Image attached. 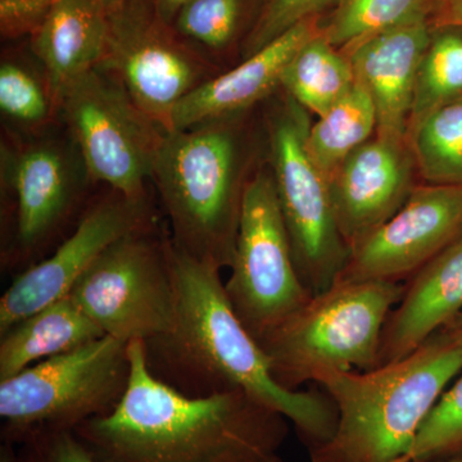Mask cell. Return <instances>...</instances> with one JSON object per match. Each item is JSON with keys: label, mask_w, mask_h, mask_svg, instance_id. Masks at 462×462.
<instances>
[{"label": "cell", "mask_w": 462, "mask_h": 462, "mask_svg": "<svg viewBox=\"0 0 462 462\" xmlns=\"http://www.w3.org/2000/svg\"><path fill=\"white\" fill-rule=\"evenodd\" d=\"M0 173L14 224L3 245V261L8 267L29 269L69 223L93 182L69 133L14 134L2 143Z\"/></svg>", "instance_id": "obj_9"}, {"label": "cell", "mask_w": 462, "mask_h": 462, "mask_svg": "<svg viewBox=\"0 0 462 462\" xmlns=\"http://www.w3.org/2000/svg\"><path fill=\"white\" fill-rule=\"evenodd\" d=\"M102 337L105 333L71 297L60 298L0 334V382Z\"/></svg>", "instance_id": "obj_20"}, {"label": "cell", "mask_w": 462, "mask_h": 462, "mask_svg": "<svg viewBox=\"0 0 462 462\" xmlns=\"http://www.w3.org/2000/svg\"><path fill=\"white\" fill-rule=\"evenodd\" d=\"M407 141L425 182L462 185V98L425 117Z\"/></svg>", "instance_id": "obj_27"}, {"label": "cell", "mask_w": 462, "mask_h": 462, "mask_svg": "<svg viewBox=\"0 0 462 462\" xmlns=\"http://www.w3.org/2000/svg\"><path fill=\"white\" fill-rule=\"evenodd\" d=\"M263 0H190L172 23L176 32L220 67L242 51Z\"/></svg>", "instance_id": "obj_24"}, {"label": "cell", "mask_w": 462, "mask_h": 462, "mask_svg": "<svg viewBox=\"0 0 462 462\" xmlns=\"http://www.w3.org/2000/svg\"><path fill=\"white\" fill-rule=\"evenodd\" d=\"M17 442L25 462H99L71 430H35Z\"/></svg>", "instance_id": "obj_30"}, {"label": "cell", "mask_w": 462, "mask_h": 462, "mask_svg": "<svg viewBox=\"0 0 462 462\" xmlns=\"http://www.w3.org/2000/svg\"><path fill=\"white\" fill-rule=\"evenodd\" d=\"M107 35L108 11L100 0H60L30 38V51L60 99L66 88L100 65Z\"/></svg>", "instance_id": "obj_19"}, {"label": "cell", "mask_w": 462, "mask_h": 462, "mask_svg": "<svg viewBox=\"0 0 462 462\" xmlns=\"http://www.w3.org/2000/svg\"><path fill=\"white\" fill-rule=\"evenodd\" d=\"M434 0H339L320 33L331 45L348 53L376 33L430 18Z\"/></svg>", "instance_id": "obj_25"}, {"label": "cell", "mask_w": 462, "mask_h": 462, "mask_svg": "<svg viewBox=\"0 0 462 462\" xmlns=\"http://www.w3.org/2000/svg\"><path fill=\"white\" fill-rule=\"evenodd\" d=\"M445 328H448V329L455 331L456 334L462 337V312L456 316L454 320L449 322V324Z\"/></svg>", "instance_id": "obj_35"}, {"label": "cell", "mask_w": 462, "mask_h": 462, "mask_svg": "<svg viewBox=\"0 0 462 462\" xmlns=\"http://www.w3.org/2000/svg\"><path fill=\"white\" fill-rule=\"evenodd\" d=\"M406 138L380 135L356 149L329 179L334 216L349 249L388 221L416 185Z\"/></svg>", "instance_id": "obj_15"}, {"label": "cell", "mask_w": 462, "mask_h": 462, "mask_svg": "<svg viewBox=\"0 0 462 462\" xmlns=\"http://www.w3.org/2000/svg\"><path fill=\"white\" fill-rule=\"evenodd\" d=\"M190 0H151L160 17L167 23H175L176 17Z\"/></svg>", "instance_id": "obj_33"}, {"label": "cell", "mask_w": 462, "mask_h": 462, "mask_svg": "<svg viewBox=\"0 0 462 462\" xmlns=\"http://www.w3.org/2000/svg\"><path fill=\"white\" fill-rule=\"evenodd\" d=\"M153 224L149 197L129 199L111 189V193L94 200L54 254L23 270L0 298V334L69 296L106 249Z\"/></svg>", "instance_id": "obj_13"}, {"label": "cell", "mask_w": 462, "mask_h": 462, "mask_svg": "<svg viewBox=\"0 0 462 462\" xmlns=\"http://www.w3.org/2000/svg\"><path fill=\"white\" fill-rule=\"evenodd\" d=\"M60 0H0V33L3 39L32 38Z\"/></svg>", "instance_id": "obj_31"}, {"label": "cell", "mask_w": 462, "mask_h": 462, "mask_svg": "<svg viewBox=\"0 0 462 462\" xmlns=\"http://www.w3.org/2000/svg\"><path fill=\"white\" fill-rule=\"evenodd\" d=\"M100 2L103 3V5H105V8L107 9V11H111V9H114L117 7V5H120L121 3H124L125 0H100Z\"/></svg>", "instance_id": "obj_36"}, {"label": "cell", "mask_w": 462, "mask_h": 462, "mask_svg": "<svg viewBox=\"0 0 462 462\" xmlns=\"http://www.w3.org/2000/svg\"><path fill=\"white\" fill-rule=\"evenodd\" d=\"M433 25L419 18L366 39L346 54L356 81L369 94L380 135L406 138L416 76Z\"/></svg>", "instance_id": "obj_16"}, {"label": "cell", "mask_w": 462, "mask_h": 462, "mask_svg": "<svg viewBox=\"0 0 462 462\" xmlns=\"http://www.w3.org/2000/svg\"><path fill=\"white\" fill-rule=\"evenodd\" d=\"M230 269L225 291L257 342L312 297L294 264L269 166L257 169L245 188Z\"/></svg>", "instance_id": "obj_12"}, {"label": "cell", "mask_w": 462, "mask_h": 462, "mask_svg": "<svg viewBox=\"0 0 462 462\" xmlns=\"http://www.w3.org/2000/svg\"><path fill=\"white\" fill-rule=\"evenodd\" d=\"M0 462H25L21 456L12 448L11 443L5 442L0 448Z\"/></svg>", "instance_id": "obj_34"}, {"label": "cell", "mask_w": 462, "mask_h": 462, "mask_svg": "<svg viewBox=\"0 0 462 462\" xmlns=\"http://www.w3.org/2000/svg\"><path fill=\"white\" fill-rule=\"evenodd\" d=\"M309 127L305 109L288 97L267 121V153L298 275L318 296L339 278L351 249L337 225L329 180L307 154Z\"/></svg>", "instance_id": "obj_8"}, {"label": "cell", "mask_w": 462, "mask_h": 462, "mask_svg": "<svg viewBox=\"0 0 462 462\" xmlns=\"http://www.w3.org/2000/svg\"><path fill=\"white\" fill-rule=\"evenodd\" d=\"M462 233V185H419L403 206L351 249L337 282H401Z\"/></svg>", "instance_id": "obj_14"}, {"label": "cell", "mask_w": 462, "mask_h": 462, "mask_svg": "<svg viewBox=\"0 0 462 462\" xmlns=\"http://www.w3.org/2000/svg\"><path fill=\"white\" fill-rule=\"evenodd\" d=\"M60 118L83 158L91 182L129 199L148 197L145 184L166 134L102 67L60 96Z\"/></svg>", "instance_id": "obj_10"}, {"label": "cell", "mask_w": 462, "mask_h": 462, "mask_svg": "<svg viewBox=\"0 0 462 462\" xmlns=\"http://www.w3.org/2000/svg\"><path fill=\"white\" fill-rule=\"evenodd\" d=\"M460 98L462 27H437L419 66L407 133L437 109Z\"/></svg>", "instance_id": "obj_26"}, {"label": "cell", "mask_w": 462, "mask_h": 462, "mask_svg": "<svg viewBox=\"0 0 462 462\" xmlns=\"http://www.w3.org/2000/svg\"><path fill=\"white\" fill-rule=\"evenodd\" d=\"M355 84L351 60L320 32L294 54L282 79L289 98L316 117L342 99Z\"/></svg>", "instance_id": "obj_21"}, {"label": "cell", "mask_w": 462, "mask_h": 462, "mask_svg": "<svg viewBox=\"0 0 462 462\" xmlns=\"http://www.w3.org/2000/svg\"><path fill=\"white\" fill-rule=\"evenodd\" d=\"M430 462H462V456H458V457L445 458V460H437Z\"/></svg>", "instance_id": "obj_37"}, {"label": "cell", "mask_w": 462, "mask_h": 462, "mask_svg": "<svg viewBox=\"0 0 462 462\" xmlns=\"http://www.w3.org/2000/svg\"><path fill=\"white\" fill-rule=\"evenodd\" d=\"M462 456V373L422 424L403 462H430Z\"/></svg>", "instance_id": "obj_28"}, {"label": "cell", "mask_w": 462, "mask_h": 462, "mask_svg": "<svg viewBox=\"0 0 462 462\" xmlns=\"http://www.w3.org/2000/svg\"><path fill=\"white\" fill-rule=\"evenodd\" d=\"M320 32L318 17L307 18L229 69H224L179 103L172 130L243 114L282 88L285 69L305 42Z\"/></svg>", "instance_id": "obj_17"}, {"label": "cell", "mask_w": 462, "mask_h": 462, "mask_svg": "<svg viewBox=\"0 0 462 462\" xmlns=\"http://www.w3.org/2000/svg\"><path fill=\"white\" fill-rule=\"evenodd\" d=\"M378 132V117L367 91L355 87L310 124L306 134L307 154L329 180L349 154Z\"/></svg>", "instance_id": "obj_22"}, {"label": "cell", "mask_w": 462, "mask_h": 462, "mask_svg": "<svg viewBox=\"0 0 462 462\" xmlns=\"http://www.w3.org/2000/svg\"><path fill=\"white\" fill-rule=\"evenodd\" d=\"M462 312V233L404 285L380 343L378 366L406 357Z\"/></svg>", "instance_id": "obj_18"}, {"label": "cell", "mask_w": 462, "mask_h": 462, "mask_svg": "<svg viewBox=\"0 0 462 462\" xmlns=\"http://www.w3.org/2000/svg\"><path fill=\"white\" fill-rule=\"evenodd\" d=\"M129 343L102 337L0 382L7 442L35 430H71L109 413L129 385Z\"/></svg>", "instance_id": "obj_6"}, {"label": "cell", "mask_w": 462, "mask_h": 462, "mask_svg": "<svg viewBox=\"0 0 462 462\" xmlns=\"http://www.w3.org/2000/svg\"><path fill=\"white\" fill-rule=\"evenodd\" d=\"M99 67L165 133L172 132L179 103L224 71L163 21L151 0H125L108 12Z\"/></svg>", "instance_id": "obj_11"}, {"label": "cell", "mask_w": 462, "mask_h": 462, "mask_svg": "<svg viewBox=\"0 0 462 462\" xmlns=\"http://www.w3.org/2000/svg\"><path fill=\"white\" fill-rule=\"evenodd\" d=\"M404 285L392 282H336L310 298L258 342L273 378L300 391L330 373L378 367L380 343Z\"/></svg>", "instance_id": "obj_5"}, {"label": "cell", "mask_w": 462, "mask_h": 462, "mask_svg": "<svg viewBox=\"0 0 462 462\" xmlns=\"http://www.w3.org/2000/svg\"><path fill=\"white\" fill-rule=\"evenodd\" d=\"M245 114L167 133L151 179L173 247L218 270L233 263L245 188L257 171Z\"/></svg>", "instance_id": "obj_4"}, {"label": "cell", "mask_w": 462, "mask_h": 462, "mask_svg": "<svg viewBox=\"0 0 462 462\" xmlns=\"http://www.w3.org/2000/svg\"><path fill=\"white\" fill-rule=\"evenodd\" d=\"M339 0H263L254 26L243 42L242 60L263 50L291 27L307 18L318 17L324 9L334 7Z\"/></svg>", "instance_id": "obj_29"}, {"label": "cell", "mask_w": 462, "mask_h": 462, "mask_svg": "<svg viewBox=\"0 0 462 462\" xmlns=\"http://www.w3.org/2000/svg\"><path fill=\"white\" fill-rule=\"evenodd\" d=\"M462 373V337L443 328L401 360L318 380L338 413L311 462H403L422 424Z\"/></svg>", "instance_id": "obj_3"}, {"label": "cell", "mask_w": 462, "mask_h": 462, "mask_svg": "<svg viewBox=\"0 0 462 462\" xmlns=\"http://www.w3.org/2000/svg\"><path fill=\"white\" fill-rule=\"evenodd\" d=\"M129 385L111 412L74 433L99 462H282V413L240 393L190 397L149 370L143 340L129 343Z\"/></svg>", "instance_id": "obj_2"}, {"label": "cell", "mask_w": 462, "mask_h": 462, "mask_svg": "<svg viewBox=\"0 0 462 462\" xmlns=\"http://www.w3.org/2000/svg\"><path fill=\"white\" fill-rule=\"evenodd\" d=\"M172 260L175 322L171 330L144 342L151 373L190 397L247 394L293 422L310 449L327 443L338 420L327 392L279 384L263 349L234 312L221 270L173 245Z\"/></svg>", "instance_id": "obj_1"}, {"label": "cell", "mask_w": 462, "mask_h": 462, "mask_svg": "<svg viewBox=\"0 0 462 462\" xmlns=\"http://www.w3.org/2000/svg\"><path fill=\"white\" fill-rule=\"evenodd\" d=\"M0 111L12 134L36 136L51 132L60 117V99L38 60L29 62L16 54L3 56Z\"/></svg>", "instance_id": "obj_23"}, {"label": "cell", "mask_w": 462, "mask_h": 462, "mask_svg": "<svg viewBox=\"0 0 462 462\" xmlns=\"http://www.w3.org/2000/svg\"><path fill=\"white\" fill-rule=\"evenodd\" d=\"M430 23L437 27H462V0H434Z\"/></svg>", "instance_id": "obj_32"}, {"label": "cell", "mask_w": 462, "mask_h": 462, "mask_svg": "<svg viewBox=\"0 0 462 462\" xmlns=\"http://www.w3.org/2000/svg\"><path fill=\"white\" fill-rule=\"evenodd\" d=\"M105 336L147 342L176 315L172 243L156 224L115 242L69 294Z\"/></svg>", "instance_id": "obj_7"}]
</instances>
